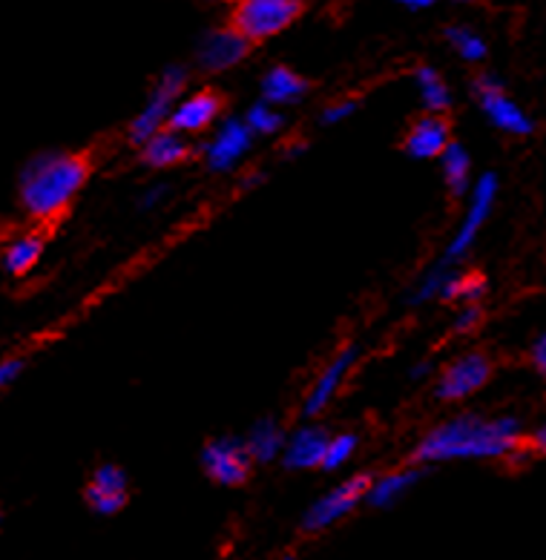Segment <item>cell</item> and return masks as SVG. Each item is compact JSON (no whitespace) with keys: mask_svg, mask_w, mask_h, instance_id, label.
Segmentation results:
<instances>
[{"mask_svg":"<svg viewBox=\"0 0 546 560\" xmlns=\"http://www.w3.org/2000/svg\"><path fill=\"white\" fill-rule=\"evenodd\" d=\"M93 176V155L86 150L75 153H44L32 159L21 173V208L38 228L53 233L70 213L72 201Z\"/></svg>","mask_w":546,"mask_h":560,"instance_id":"1","label":"cell"},{"mask_svg":"<svg viewBox=\"0 0 546 560\" xmlns=\"http://www.w3.org/2000/svg\"><path fill=\"white\" fill-rule=\"evenodd\" d=\"M523 445L518 425L512 420H480V417H457V420L429 431L415 448L417 463H443L457 457H509Z\"/></svg>","mask_w":546,"mask_h":560,"instance_id":"2","label":"cell"},{"mask_svg":"<svg viewBox=\"0 0 546 560\" xmlns=\"http://www.w3.org/2000/svg\"><path fill=\"white\" fill-rule=\"evenodd\" d=\"M302 0H236L231 26L251 44L274 38L300 18Z\"/></svg>","mask_w":546,"mask_h":560,"instance_id":"3","label":"cell"},{"mask_svg":"<svg viewBox=\"0 0 546 560\" xmlns=\"http://www.w3.org/2000/svg\"><path fill=\"white\" fill-rule=\"evenodd\" d=\"M185 70L182 67H170V70L162 72L159 84H155L153 95L147 101V107L141 109L139 118L132 121L130 127V139L136 144H144L147 139H153L155 132L164 130V124L170 121V113L176 109V98L185 90Z\"/></svg>","mask_w":546,"mask_h":560,"instance_id":"4","label":"cell"},{"mask_svg":"<svg viewBox=\"0 0 546 560\" xmlns=\"http://www.w3.org/2000/svg\"><path fill=\"white\" fill-rule=\"evenodd\" d=\"M371 486L374 483H371V477L365 475H357L351 477V480H346L342 486H337L332 494H325V498H320L314 506H311L309 517H305V523H302V529L320 532L334 526L337 521H342L346 514L355 512L360 500L369 498Z\"/></svg>","mask_w":546,"mask_h":560,"instance_id":"5","label":"cell"},{"mask_svg":"<svg viewBox=\"0 0 546 560\" xmlns=\"http://www.w3.org/2000/svg\"><path fill=\"white\" fill-rule=\"evenodd\" d=\"M492 380V360L486 353H466L461 360H454L443 376H440L438 397L454 402V399L469 397L480 392Z\"/></svg>","mask_w":546,"mask_h":560,"instance_id":"6","label":"cell"},{"mask_svg":"<svg viewBox=\"0 0 546 560\" xmlns=\"http://www.w3.org/2000/svg\"><path fill=\"white\" fill-rule=\"evenodd\" d=\"M247 52H251V40L242 38L231 24L222 26V30L208 32L201 38L199 49H196V61L205 72H224L236 67L239 61H245Z\"/></svg>","mask_w":546,"mask_h":560,"instance_id":"7","label":"cell"},{"mask_svg":"<svg viewBox=\"0 0 546 560\" xmlns=\"http://www.w3.org/2000/svg\"><path fill=\"white\" fill-rule=\"evenodd\" d=\"M224 109V95L213 86L199 90V93L187 95L185 101H178L176 109L170 113L167 130L185 136V132H201L208 130L216 118L222 116Z\"/></svg>","mask_w":546,"mask_h":560,"instance_id":"8","label":"cell"},{"mask_svg":"<svg viewBox=\"0 0 546 560\" xmlns=\"http://www.w3.org/2000/svg\"><path fill=\"white\" fill-rule=\"evenodd\" d=\"M477 101H480V107L495 124H498L500 130L512 132V136H530L532 132V121L523 116V109L518 107L515 101L509 98L503 93V86L489 75H480L475 84Z\"/></svg>","mask_w":546,"mask_h":560,"instance_id":"9","label":"cell"},{"mask_svg":"<svg viewBox=\"0 0 546 560\" xmlns=\"http://www.w3.org/2000/svg\"><path fill=\"white\" fill-rule=\"evenodd\" d=\"M205 468L216 483L239 486L251 477V452L239 443H210L205 448Z\"/></svg>","mask_w":546,"mask_h":560,"instance_id":"10","label":"cell"},{"mask_svg":"<svg viewBox=\"0 0 546 560\" xmlns=\"http://www.w3.org/2000/svg\"><path fill=\"white\" fill-rule=\"evenodd\" d=\"M452 144V124L443 113H429L417 118L406 136V153L415 159H438Z\"/></svg>","mask_w":546,"mask_h":560,"instance_id":"11","label":"cell"},{"mask_svg":"<svg viewBox=\"0 0 546 560\" xmlns=\"http://www.w3.org/2000/svg\"><path fill=\"white\" fill-rule=\"evenodd\" d=\"M86 503L98 514H116L127 503V477L118 466H101L86 486Z\"/></svg>","mask_w":546,"mask_h":560,"instance_id":"12","label":"cell"},{"mask_svg":"<svg viewBox=\"0 0 546 560\" xmlns=\"http://www.w3.org/2000/svg\"><path fill=\"white\" fill-rule=\"evenodd\" d=\"M49 236H53V233L35 224L32 231L18 233V236L9 238L7 250H3V265H7L9 273H12V277H26V273L38 265L40 256H44V247H47Z\"/></svg>","mask_w":546,"mask_h":560,"instance_id":"13","label":"cell"},{"mask_svg":"<svg viewBox=\"0 0 546 560\" xmlns=\"http://www.w3.org/2000/svg\"><path fill=\"white\" fill-rule=\"evenodd\" d=\"M305 93H309V81L300 72H293L291 67H282V63L270 67L262 78V95H265L268 104H293Z\"/></svg>","mask_w":546,"mask_h":560,"instance_id":"14","label":"cell"},{"mask_svg":"<svg viewBox=\"0 0 546 560\" xmlns=\"http://www.w3.org/2000/svg\"><path fill=\"white\" fill-rule=\"evenodd\" d=\"M251 127L242 121H231L224 127L219 136L213 139V144L208 147V164L213 170H222L228 164H233L239 155L245 153L247 147H251Z\"/></svg>","mask_w":546,"mask_h":560,"instance_id":"15","label":"cell"},{"mask_svg":"<svg viewBox=\"0 0 546 560\" xmlns=\"http://www.w3.org/2000/svg\"><path fill=\"white\" fill-rule=\"evenodd\" d=\"M328 434L323 429H302L293 434V440L286 448V466L288 468H314L323 466L325 448H328Z\"/></svg>","mask_w":546,"mask_h":560,"instance_id":"16","label":"cell"},{"mask_svg":"<svg viewBox=\"0 0 546 560\" xmlns=\"http://www.w3.org/2000/svg\"><path fill=\"white\" fill-rule=\"evenodd\" d=\"M141 159L150 167H173V164L190 159V147L187 141L173 130L155 132L153 139H147L141 147Z\"/></svg>","mask_w":546,"mask_h":560,"instance_id":"17","label":"cell"},{"mask_svg":"<svg viewBox=\"0 0 546 560\" xmlns=\"http://www.w3.org/2000/svg\"><path fill=\"white\" fill-rule=\"evenodd\" d=\"M492 199H495V178L486 176L484 182H480V187H477L475 205H472L466 224L461 228V236H457V242L452 245V254H461L463 247L469 245L472 238H475L477 228H480V222H484L486 213H489V208H492Z\"/></svg>","mask_w":546,"mask_h":560,"instance_id":"18","label":"cell"},{"mask_svg":"<svg viewBox=\"0 0 546 560\" xmlns=\"http://www.w3.org/2000/svg\"><path fill=\"white\" fill-rule=\"evenodd\" d=\"M351 360H355V351L348 353H339L337 360L328 365V371H325L323 376H320V383L314 385V392H311L309 397V406H305V411L309 415H316V411H323L325 402L332 399V394L337 392V385L342 383V374L348 371V365H351Z\"/></svg>","mask_w":546,"mask_h":560,"instance_id":"19","label":"cell"},{"mask_svg":"<svg viewBox=\"0 0 546 560\" xmlns=\"http://www.w3.org/2000/svg\"><path fill=\"white\" fill-rule=\"evenodd\" d=\"M417 84H420V93H423L429 113H446L449 104H452V93H449L446 81L438 75V70L420 67L417 70Z\"/></svg>","mask_w":546,"mask_h":560,"instance_id":"20","label":"cell"},{"mask_svg":"<svg viewBox=\"0 0 546 560\" xmlns=\"http://www.w3.org/2000/svg\"><path fill=\"white\" fill-rule=\"evenodd\" d=\"M440 159H443V176H446L449 190H452L454 196H461V192L466 190V178H469V155H466L463 147H457L452 141L446 153L440 155Z\"/></svg>","mask_w":546,"mask_h":560,"instance_id":"21","label":"cell"},{"mask_svg":"<svg viewBox=\"0 0 546 560\" xmlns=\"http://www.w3.org/2000/svg\"><path fill=\"white\" fill-rule=\"evenodd\" d=\"M446 40L452 44L454 52L461 55L463 61L477 63L486 58V40L475 30H469V26H449Z\"/></svg>","mask_w":546,"mask_h":560,"instance_id":"22","label":"cell"},{"mask_svg":"<svg viewBox=\"0 0 546 560\" xmlns=\"http://www.w3.org/2000/svg\"><path fill=\"white\" fill-rule=\"evenodd\" d=\"M417 477H420L417 471H394V475L383 477L380 483L371 486L369 500L374 503V506H388V503H394V500L400 498L408 486L415 483Z\"/></svg>","mask_w":546,"mask_h":560,"instance_id":"23","label":"cell"},{"mask_svg":"<svg viewBox=\"0 0 546 560\" xmlns=\"http://www.w3.org/2000/svg\"><path fill=\"white\" fill-rule=\"evenodd\" d=\"M279 443H282L279 431L265 422V425H259V429L254 431L251 445H245V448L251 452V457H256V460H270V457L279 452Z\"/></svg>","mask_w":546,"mask_h":560,"instance_id":"24","label":"cell"},{"mask_svg":"<svg viewBox=\"0 0 546 560\" xmlns=\"http://www.w3.org/2000/svg\"><path fill=\"white\" fill-rule=\"evenodd\" d=\"M357 448V438L355 434H339V438H332L328 440V448H325V457H323V466L320 468H339L342 463L355 454Z\"/></svg>","mask_w":546,"mask_h":560,"instance_id":"25","label":"cell"},{"mask_svg":"<svg viewBox=\"0 0 546 560\" xmlns=\"http://www.w3.org/2000/svg\"><path fill=\"white\" fill-rule=\"evenodd\" d=\"M279 124H282V118L268 107V101H265V104H256V107L247 113V127L256 132H274L279 130Z\"/></svg>","mask_w":546,"mask_h":560,"instance_id":"26","label":"cell"},{"mask_svg":"<svg viewBox=\"0 0 546 560\" xmlns=\"http://www.w3.org/2000/svg\"><path fill=\"white\" fill-rule=\"evenodd\" d=\"M484 279L480 277H463V279H454L452 288L446 291L449 300H463V302H475L480 293H484Z\"/></svg>","mask_w":546,"mask_h":560,"instance_id":"27","label":"cell"},{"mask_svg":"<svg viewBox=\"0 0 546 560\" xmlns=\"http://www.w3.org/2000/svg\"><path fill=\"white\" fill-rule=\"evenodd\" d=\"M21 369H24V360H21V357H3V360H0V388L12 383V380L21 374Z\"/></svg>","mask_w":546,"mask_h":560,"instance_id":"28","label":"cell"},{"mask_svg":"<svg viewBox=\"0 0 546 560\" xmlns=\"http://www.w3.org/2000/svg\"><path fill=\"white\" fill-rule=\"evenodd\" d=\"M355 109H357V104H351V101H339V104H334V107L325 109L323 121L334 124V121H339L342 116H348V113H355Z\"/></svg>","mask_w":546,"mask_h":560,"instance_id":"29","label":"cell"},{"mask_svg":"<svg viewBox=\"0 0 546 560\" xmlns=\"http://www.w3.org/2000/svg\"><path fill=\"white\" fill-rule=\"evenodd\" d=\"M532 362H535V369L546 376V337H541L532 348Z\"/></svg>","mask_w":546,"mask_h":560,"instance_id":"30","label":"cell"},{"mask_svg":"<svg viewBox=\"0 0 546 560\" xmlns=\"http://www.w3.org/2000/svg\"><path fill=\"white\" fill-rule=\"evenodd\" d=\"M475 323H480V311H477V307H466L461 319H457V330H472L469 325Z\"/></svg>","mask_w":546,"mask_h":560,"instance_id":"31","label":"cell"},{"mask_svg":"<svg viewBox=\"0 0 546 560\" xmlns=\"http://www.w3.org/2000/svg\"><path fill=\"white\" fill-rule=\"evenodd\" d=\"M403 9H411V12H423V9H431L438 0H397Z\"/></svg>","mask_w":546,"mask_h":560,"instance_id":"32","label":"cell"},{"mask_svg":"<svg viewBox=\"0 0 546 560\" xmlns=\"http://www.w3.org/2000/svg\"><path fill=\"white\" fill-rule=\"evenodd\" d=\"M12 236H15V228H12L9 222H0V245H3V242H9Z\"/></svg>","mask_w":546,"mask_h":560,"instance_id":"33","label":"cell"},{"mask_svg":"<svg viewBox=\"0 0 546 560\" xmlns=\"http://www.w3.org/2000/svg\"><path fill=\"white\" fill-rule=\"evenodd\" d=\"M279 560H291V558H279Z\"/></svg>","mask_w":546,"mask_h":560,"instance_id":"34","label":"cell"}]
</instances>
